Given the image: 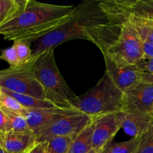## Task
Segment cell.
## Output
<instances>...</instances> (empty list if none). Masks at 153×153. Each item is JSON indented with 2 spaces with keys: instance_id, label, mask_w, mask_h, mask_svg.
Returning <instances> with one entry per match:
<instances>
[{
  "instance_id": "1",
  "label": "cell",
  "mask_w": 153,
  "mask_h": 153,
  "mask_svg": "<svg viewBox=\"0 0 153 153\" xmlns=\"http://www.w3.org/2000/svg\"><path fill=\"white\" fill-rule=\"evenodd\" d=\"M78 5H58L26 0L23 10L14 19L0 26V35L7 40L38 39L70 20Z\"/></svg>"
},
{
  "instance_id": "2",
  "label": "cell",
  "mask_w": 153,
  "mask_h": 153,
  "mask_svg": "<svg viewBox=\"0 0 153 153\" xmlns=\"http://www.w3.org/2000/svg\"><path fill=\"white\" fill-rule=\"evenodd\" d=\"M86 29L90 41L117 67L136 65L145 59L142 40L124 22L94 21Z\"/></svg>"
},
{
  "instance_id": "3",
  "label": "cell",
  "mask_w": 153,
  "mask_h": 153,
  "mask_svg": "<svg viewBox=\"0 0 153 153\" xmlns=\"http://www.w3.org/2000/svg\"><path fill=\"white\" fill-rule=\"evenodd\" d=\"M124 93L115 85L105 72L103 77L93 88L70 101L72 108L90 116L93 119L122 111Z\"/></svg>"
},
{
  "instance_id": "4",
  "label": "cell",
  "mask_w": 153,
  "mask_h": 153,
  "mask_svg": "<svg viewBox=\"0 0 153 153\" xmlns=\"http://www.w3.org/2000/svg\"><path fill=\"white\" fill-rule=\"evenodd\" d=\"M33 70L46 100L58 108H72L70 102L76 96L69 88L57 67L53 49L43 52L33 59Z\"/></svg>"
},
{
  "instance_id": "5",
  "label": "cell",
  "mask_w": 153,
  "mask_h": 153,
  "mask_svg": "<svg viewBox=\"0 0 153 153\" xmlns=\"http://www.w3.org/2000/svg\"><path fill=\"white\" fill-rule=\"evenodd\" d=\"M88 6L78 5V9L70 20L56 29L45 34L34 42L32 49L33 59L43 52L55 49L69 40L83 39L89 40L86 27L94 21L92 15L86 13Z\"/></svg>"
},
{
  "instance_id": "6",
  "label": "cell",
  "mask_w": 153,
  "mask_h": 153,
  "mask_svg": "<svg viewBox=\"0 0 153 153\" xmlns=\"http://www.w3.org/2000/svg\"><path fill=\"white\" fill-rule=\"evenodd\" d=\"M0 87L10 92L46 100L43 88L34 75L33 61L0 70Z\"/></svg>"
},
{
  "instance_id": "7",
  "label": "cell",
  "mask_w": 153,
  "mask_h": 153,
  "mask_svg": "<svg viewBox=\"0 0 153 153\" xmlns=\"http://www.w3.org/2000/svg\"><path fill=\"white\" fill-rule=\"evenodd\" d=\"M93 118L81 112L64 117L36 133L38 142H45L55 137L73 138L93 121Z\"/></svg>"
},
{
  "instance_id": "8",
  "label": "cell",
  "mask_w": 153,
  "mask_h": 153,
  "mask_svg": "<svg viewBox=\"0 0 153 153\" xmlns=\"http://www.w3.org/2000/svg\"><path fill=\"white\" fill-rule=\"evenodd\" d=\"M123 112H116L94 118L92 146L98 151L106 149L121 128Z\"/></svg>"
},
{
  "instance_id": "9",
  "label": "cell",
  "mask_w": 153,
  "mask_h": 153,
  "mask_svg": "<svg viewBox=\"0 0 153 153\" xmlns=\"http://www.w3.org/2000/svg\"><path fill=\"white\" fill-rule=\"evenodd\" d=\"M153 108V85L140 82L123 95V112L151 114Z\"/></svg>"
},
{
  "instance_id": "10",
  "label": "cell",
  "mask_w": 153,
  "mask_h": 153,
  "mask_svg": "<svg viewBox=\"0 0 153 153\" xmlns=\"http://www.w3.org/2000/svg\"><path fill=\"white\" fill-rule=\"evenodd\" d=\"M76 112H78V111L73 108H62L58 107L40 109L26 108L22 116L26 119L31 131L36 134L58 120Z\"/></svg>"
},
{
  "instance_id": "11",
  "label": "cell",
  "mask_w": 153,
  "mask_h": 153,
  "mask_svg": "<svg viewBox=\"0 0 153 153\" xmlns=\"http://www.w3.org/2000/svg\"><path fill=\"white\" fill-rule=\"evenodd\" d=\"M104 58L106 67L105 72L123 93L136 86L141 82L143 72L140 69L137 64L117 67L107 58L104 57Z\"/></svg>"
},
{
  "instance_id": "12",
  "label": "cell",
  "mask_w": 153,
  "mask_h": 153,
  "mask_svg": "<svg viewBox=\"0 0 153 153\" xmlns=\"http://www.w3.org/2000/svg\"><path fill=\"white\" fill-rule=\"evenodd\" d=\"M37 142L32 131H0V147L8 153H26Z\"/></svg>"
},
{
  "instance_id": "13",
  "label": "cell",
  "mask_w": 153,
  "mask_h": 153,
  "mask_svg": "<svg viewBox=\"0 0 153 153\" xmlns=\"http://www.w3.org/2000/svg\"><path fill=\"white\" fill-rule=\"evenodd\" d=\"M152 126L153 114H152L123 112L121 128L132 137H141Z\"/></svg>"
},
{
  "instance_id": "14",
  "label": "cell",
  "mask_w": 153,
  "mask_h": 153,
  "mask_svg": "<svg viewBox=\"0 0 153 153\" xmlns=\"http://www.w3.org/2000/svg\"><path fill=\"white\" fill-rule=\"evenodd\" d=\"M103 1L112 8L153 20V0H108Z\"/></svg>"
},
{
  "instance_id": "15",
  "label": "cell",
  "mask_w": 153,
  "mask_h": 153,
  "mask_svg": "<svg viewBox=\"0 0 153 153\" xmlns=\"http://www.w3.org/2000/svg\"><path fill=\"white\" fill-rule=\"evenodd\" d=\"M94 123L92 122L72 138L68 153H88L92 149V140Z\"/></svg>"
},
{
  "instance_id": "16",
  "label": "cell",
  "mask_w": 153,
  "mask_h": 153,
  "mask_svg": "<svg viewBox=\"0 0 153 153\" xmlns=\"http://www.w3.org/2000/svg\"><path fill=\"white\" fill-rule=\"evenodd\" d=\"M26 4V0H0V26L20 13Z\"/></svg>"
},
{
  "instance_id": "17",
  "label": "cell",
  "mask_w": 153,
  "mask_h": 153,
  "mask_svg": "<svg viewBox=\"0 0 153 153\" xmlns=\"http://www.w3.org/2000/svg\"><path fill=\"white\" fill-rule=\"evenodd\" d=\"M2 91L4 94L9 96H11L14 98L16 99L24 108H26L27 109L51 108L56 107V106L54 105L52 103H51L48 100H39V99L34 98V97H30V96L16 94V93L10 92V91L5 89H3V88H2Z\"/></svg>"
},
{
  "instance_id": "18",
  "label": "cell",
  "mask_w": 153,
  "mask_h": 153,
  "mask_svg": "<svg viewBox=\"0 0 153 153\" xmlns=\"http://www.w3.org/2000/svg\"><path fill=\"white\" fill-rule=\"evenodd\" d=\"M8 117L7 131H20V132H29L32 131L29 128L26 119L22 114L12 113L0 108Z\"/></svg>"
},
{
  "instance_id": "19",
  "label": "cell",
  "mask_w": 153,
  "mask_h": 153,
  "mask_svg": "<svg viewBox=\"0 0 153 153\" xmlns=\"http://www.w3.org/2000/svg\"><path fill=\"white\" fill-rule=\"evenodd\" d=\"M141 137H132L130 140L121 143L111 142L105 149L104 153H135Z\"/></svg>"
},
{
  "instance_id": "20",
  "label": "cell",
  "mask_w": 153,
  "mask_h": 153,
  "mask_svg": "<svg viewBox=\"0 0 153 153\" xmlns=\"http://www.w3.org/2000/svg\"><path fill=\"white\" fill-rule=\"evenodd\" d=\"M72 138L55 137L46 140V153H68Z\"/></svg>"
},
{
  "instance_id": "21",
  "label": "cell",
  "mask_w": 153,
  "mask_h": 153,
  "mask_svg": "<svg viewBox=\"0 0 153 153\" xmlns=\"http://www.w3.org/2000/svg\"><path fill=\"white\" fill-rule=\"evenodd\" d=\"M13 42L20 65L28 64L33 61L32 49L30 46L31 43L23 40H16Z\"/></svg>"
},
{
  "instance_id": "22",
  "label": "cell",
  "mask_w": 153,
  "mask_h": 153,
  "mask_svg": "<svg viewBox=\"0 0 153 153\" xmlns=\"http://www.w3.org/2000/svg\"><path fill=\"white\" fill-rule=\"evenodd\" d=\"M0 108L12 113L19 114L22 115L26 109L16 99L4 93H2L0 97Z\"/></svg>"
},
{
  "instance_id": "23",
  "label": "cell",
  "mask_w": 153,
  "mask_h": 153,
  "mask_svg": "<svg viewBox=\"0 0 153 153\" xmlns=\"http://www.w3.org/2000/svg\"><path fill=\"white\" fill-rule=\"evenodd\" d=\"M135 153H153V126L141 137L140 143Z\"/></svg>"
},
{
  "instance_id": "24",
  "label": "cell",
  "mask_w": 153,
  "mask_h": 153,
  "mask_svg": "<svg viewBox=\"0 0 153 153\" xmlns=\"http://www.w3.org/2000/svg\"><path fill=\"white\" fill-rule=\"evenodd\" d=\"M0 60L6 61L11 68L16 67L20 65L19 59H18L17 54H16V49H15L14 45L2 50L1 54H0Z\"/></svg>"
},
{
  "instance_id": "25",
  "label": "cell",
  "mask_w": 153,
  "mask_h": 153,
  "mask_svg": "<svg viewBox=\"0 0 153 153\" xmlns=\"http://www.w3.org/2000/svg\"><path fill=\"white\" fill-rule=\"evenodd\" d=\"M137 65L143 73H153V58L142 60Z\"/></svg>"
},
{
  "instance_id": "26",
  "label": "cell",
  "mask_w": 153,
  "mask_h": 153,
  "mask_svg": "<svg viewBox=\"0 0 153 153\" xmlns=\"http://www.w3.org/2000/svg\"><path fill=\"white\" fill-rule=\"evenodd\" d=\"M26 153H46V143L37 141Z\"/></svg>"
},
{
  "instance_id": "27",
  "label": "cell",
  "mask_w": 153,
  "mask_h": 153,
  "mask_svg": "<svg viewBox=\"0 0 153 153\" xmlns=\"http://www.w3.org/2000/svg\"><path fill=\"white\" fill-rule=\"evenodd\" d=\"M142 49H143L145 59H149L153 58V46L148 43L142 41Z\"/></svg>"
},
{
  "instance_id": "28",
  "label": "cell",
  "mask_w": 153,
  "mask_h": 153,
  "mask_svg": "<svg viewBox=\"0 0 153 153\" xmlns=\"http://www.w3.org/2000/svg\"><path fill=\"white\" fill-rule=\"evenodd\" d=\"M8 128V117L0 108V131H6Z\"/></svg>"
},
{
  "instance_id": "29",
  "label": "cell",
  "mask_w": 153,
  "mask_h": 153,
  "mask_svg": "<svg viewBox=\"0 0 153 153\" xmlns=\"http://www.w3.org/2000/svg\"><path fill=\"white\" fill-rule=\"evenodd\" d=\"M141 82H146V83L152 84L153 85V73H142Z\"/></svg>"
},
{
  "instance_id": "30",
  "label": "cell",
  "mask_w": 153,
  "mask_h": 153,
  "mask_svg": "<svg viewBox=\"0 0 153 153\" xmlns=\"http://www.w3.org/2000/svg\"><path fill=\"white\" fill-rule=\"evenodd\" d=\"M104 152H105V150L98 151V150H95V149H92L91 151H89V152H88V153H104Z\"/></svg>"
},
{
  "instance_id": "31",
  "label": "cell",
  "mask_w": 153,
  "mask_h": 153,
  "mask_svg": "<svg viewBox=\"0 0 153 153\" xmlns=\"http://www.w3.org/2000/svg\"><path fill=\"white\" fill-rule=\"evenodd\" d=\"M0 153H8V152L7 151L4 150V149H3V148L0 147Z\"/></svg>"
},
{
  "instance_id": "32",
  "label": "cell",
  "mask_w": 153,
  "mask_h": 153,
  "mask_svg": "<svg viewBox=\"0 0 153 153\" xmlns=\"http://www.w3.org/2000/svg\"><path fill=\"white\" fill-rule=\"evenodd\" d=\"M2 94V88L1 87H0V97H1Z\"/></svg>"
},
{
  "instance_id": "33",
  "label": "cell",
  "mask_w": 153,
  "mask_h": 153,
  "mask_svg": "<svg viewBox=\"0 0 153 153\" xmlns=\"http://www.w3.org/2000/svg\"><path fill=\"white\" fill-rule=\"evenodd\" d=\"M152 114H153V108H152Z\"/></svg>"
}]
</instances>
